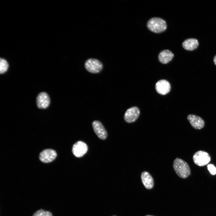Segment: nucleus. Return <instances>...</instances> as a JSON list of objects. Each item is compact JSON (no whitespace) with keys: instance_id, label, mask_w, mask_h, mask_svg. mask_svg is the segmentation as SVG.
I'll use <instances>...</instances> for the list:
<instances>
[{"instance_id":"9b49d317","label":"nucleus","mask_w":216,"mask_h":216,"mask_svg":"<svg viewBox=\"0 0 216 216\" xmlns=\"http://www.w3.org/2000/svg\"><path fill=\"white\" fill-rule=\"evenodd\" d=\"M157 92L161 95H165L170 91L171 86L169 82L166 80H162L158 81L155 85Z\"/></svg>"},{"instance_id":"20e7f679","label":"nucleus","mask_w":216,"mask_h":216,"mask_svg":"<svg viewBox=\"0 0 216 216\" xmlns=\"http://www.w3.org/2000/svg\"><path fill=\"white\" fill-rule=\"evenodd\" d=\"M85 66L89 72L97 73L100 72L103 68V64L95 58H90L85 62Z\"/></svg>"},{"instance_id":"2eb2a0df","label":"nucleus","mask_w":216,"mask_h":216,"mask_svg":"<svg viewBox=\"0 0 216 216\" xmlns=\"http://www.w3.org/2000/svg\"><path fill=\"white\" fill-rule=\"evenodd\" d=\"M8 68V64L5 59L1 58L0 60V73L3 74L6 72Z\"/></svg>"},{"instance_id":"ddd939ff","label":"nucleus","mask_w":216,"mask_h":216,"mask_svg":"<svg viewBox=\"0 0 216 216\" xmlns=\"http://www.w3.org/2000/svg\"><path fill=\"white\" fill-rule=\"evenodd\" d=\"M142 182L144 186L147 189H151L154 186V181L150 174L146 171L143 172L141 175Z\"/></svg>"},{"instance_id":"6ab92c4d","label":"nucleus","mask_w":216,"mask_h":216,"mask_svg":"<svg viewBox=\"0 0 216 216\" xmlns=\"http://www.w3.org/2000/svg\"><path fill=\"white\" fill-rule=\"evenodd\" d=\"M146 216H152V215H147Z\"/></svg>"},{"instance_id":"39448f33","label":"nucleus","mask_w":216,"mask_h":216,"mask_svg":"<svg viewBox=\"0 0 216 216\" xmlns=\"http://www.w3.org/2000/svg\"><path fill=\"white\" fill-rule=\"evenodd\" d=\"M88 147L87 145L82 141H78L75 143L72 148V152L76 157L82 156L87 152Z\"/></svg>"},{"instance_id":"f8f14e48","label":"nucleus","mask_w":216,"mask_h":216,"mask_svg":"<svg viewBox=\"0 0 216 216\" xmlns=\"http://www.w3.org/2000/svg\"><path fill=\"white\" fill-rule=\"evenodd\" d=\"M174 55L172 52L168 50L161 51L159 54L158 59L159 62L163 64H166L173 58Z\"/></svg>"},{"instance_id":"6e6552de","label":"nucleus","mask_w":216,"mask_h":216,"mask_svg":"<svg viewBox=\"0 0 216 216\" xmlns=\"http://www.w3.org/2000/svg\"><path fill=\"white\" fill-rule=\"evenodd\" d=\"M187 118L191 126L195 129H201L205 125L203 119L198 116L190 114L187 116Z\"/></svg>"},{"instance_id":"f257e3e1","label":"nucleus","mask_w":216,"mask_h":216,"mask_svg":"<svg viewBox=\"0 0 216 216\" xmlns=\"http://www.w3.org/2000/svg\"><path fill=\"white\" fill-rule=\"evenodd\" d=\"M173 167L177 175L180 177L185 178L190 174V170L188 163L183 160L177 158L173 163Z\"/></svg>"},{"instance_id":"f03ea898","label":"nucleus","mask_w":216,"mask_h":216,"mask_svg":"<svg viewBox=\"0 0 216 216\" xmlns=\"http://www.w3.org/2000/svg\"><path fill=\"white\" fill-rule=\"evenodd\" d=\"M147 26L148 29L155 33H160L165 31L167 28L166 21L162 19L154 17L150 19L147 22Z\"/></svg>"},{"instance_id":"a211bd4d","label":"nucleus","mask_w":216,"mask_h":216,"mask_svg":"<svg viewBox=\"0 0 216 216\" xmlns=\"http://www.w3.org/2000/svg\"><path fill=\"white\" fill-rule=\"evenodd\" d=\"M213 62L214 64L216 65V55L214 58Z\"/></svg>"},{"instance_id":"7ed1b4c3","label":"nucleus","mask_w":216,"mask_h":216,"mask_svg":"<svg viewBox=\"0 0 216 216\" xmlns=\"http://www.w3.org/2000/svg\"><path fill=\"white\" fill-rule=\"evenodd\" d=\"M193 159L194 163L199 166L206 165L210 162L211 157L207 152L202 151H199L193 155Z\"/></svg>"},{"instance_id":"dca6fc26","label":"nucleus","mask_w":216,"mask_h":216,"mask_svg":"<svg viewBox=\"0 0 216 216\" xmlns=\"http://www.w3.org/2000/svg\"><path fill=\"white\" fill-rule=\"evenodd\" d=\"M32 216H52V214L49 211L40 209L35 212Z\"/></svg>"},{"instance_id":"9d476101","label":"nucleus","mask_w":216,"mask_h":216,"mask_svg":"<svg viewBox=\"0 0 216 216\" xmlns=\"http://www.w3.org/2000/svg\"><path fill=\"white\" fill-rule=\"evenodd\" d=\"M93 130L98 137L101 140L105 139L107 133L102 123L99 121H94L92 123Z\"/></svg>"},{"instance_id":"1a4fd4ad","label":"nucleus","mask_w":216,"mask_h":216,"mask_svg":"<svg viewBox=\"0 0 216 216\" xmlns=\"http://www.w3.org/2000/svg\"><path fill=\"white\" fill-rule=\"evenodd\" d=\"M50 103V97L45 92L40 93L37 97V105L40 109H44L47 108L49 105Z\"/></svg>"},{"instance_id":"423d86ee","label":"nucleus","mask_w":216,"mask_h":216,"mask_svg":"<svg viewBox=\"0 0 216 216\" xmlns=\"http://www.w3.org/2000/svg\"><path fill=\"white\" fill-rule=\"evenodd\" d=\"M140 111L138 108L136 106L128 109L125 112L124 115L125 121L128 123H132L135 122L138 117Z\"/></svg>"},{"instance_id":"f3484780","label":"nucleus","mask_w":216,"mask_h":216,"mask_svg":"<svg viewBox=\"0 0 216 216\" xmlns=\"http://www.w3.org/2000/svg\"><path fill=\"white\" fill-rule=\"evenodd\" d=\"M207 168L211 174L215 175L216 174V167L213 164H208Z\"/></svg>"},{"instance_id":"4468645a","label":"nucleus","mask_w":216,"mask_h":216,"mask_svg":"<svg viewBox=\"0 0 216 216\" xmlns=\"http://www.w3.org/2000/svg\"><path fill=\"white\" fill-rule=\"evenodd\" d=\"M183 48L185 50L192 51L195 50L199 46V42L195 38H188L184 40L182 44Z\"/></svg>"},{"instance_id":"aec40b11","label":"nucleus","mask_w":216,"mask_h":216,"mask_svg":"<svg viewBox=\"0 0 216 216\" xmlns=\"http://www.w3.org/2000/svg\"><path fill=\"white\" fill-rule=\"evenodd\" d=\"M116 216L114 215V216Z\"/></svg>"},{"instance_id":"0eeeda50","label":"nucleus","mask_w":216,"mask_h":216,"mask_svg":"<svg viewBox=\"0 0 216 216\" xmlns=\"http://www.w3.org/2000/svg\"><path fill=\"white\" fill-rule=\"evenodd\" d=\"M57 156L56 152L51 149H46L42 151L40 154L39 159L43 162L48 163L54 160Z\"/></svg>"}]
</instances>
